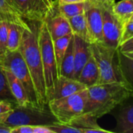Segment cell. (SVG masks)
<instances>
[{
    "instance_id": "30",
    "label": "cell",
    "mask_w": 133,
    "mask_h": 133,
    "mask_svg": "<svg viewBox=\"0 0 133 133\" xmlns=\"http://www.w3.org/2000/svg\"><path fill=\"white\" fill-rule=\"evenodd\" d=\"M133 37V20L129 19L123 26L122 34V38H121V43L125 42V41L129 40V38Z\"/></svg>"
},
{
    "instance_id": "20",
    "label": "cell",
    "mask_w": 133,
    "mask_h": 133,
    "mask_svg": "<svg viewBox=\"0 0 133 133\" xmlns=\"http://www.w3.org/2000/svg\"><path fill=\"white\" fill-rule=\"evenodd\" d=\"M68 19H69L72 34L74 35L79 37L84 41L90 42V36H89L87 22L85 13L79 14L77 16L70 17Z\"/></svg>"
},
{
    "instance_id": "24",
    "label": "cell",
    "mask_w": 133,
    "mask_h": 133,
    "mask_svg": "<svg viewBox=\"0 0 133 133\" xmlns=\"http://www.w3.org/2000/svg\"><path fill=\"white\" fill-rule=\"evenodd\" d=\"M72 36H73V34H70L64 37H62L55 41H53L54 52H55V56L58 76L60 75V69H61V64H62V59L64 58L67 48L69 44V42L71 39L72 38Z\"/></svg>"
},
{
    "instance_id": "23",
    "label": "cell",
    "mask_w": 133,
    "mask_h": 133,
    "mask_svg": "<svg viewBox=\"0 0 133 133\" xmlns=\"http://www.w3.org/2000/svg\"><path fill=\"white\" fill-rule=\"evenodd\" d=\"M24 30L13 23L9 25V36L7 41V51H16L19 50Z\"/></svg>"
},
{
    "instance_id": "18",
    "label": "cell",
    "mask_w": 133,
    "mask_h": 133,
    "mask_svg": "<svg viewBox=\"0 0 133 133\" xmlns=\"http://www.w3.org/2000/svg\"><path fill=\"white\" fill-rule=\"evenodd\" d=\"M3 70L8 79L10 91L13 95L14 98L16 99V104L21 106H26L30 104H32L28 97L27 93L22 83L10 71L5 69H3Z\"/></svg>"
},
{
    "instance_id": "6",
    "label": "cell",
    "mask_w": 133,
    "mask_h": 133,
    "mask_svg": "<svg viewBox=\"0 0 133 133\" xmlns=\"http://www.w3.org/2000/svg\"><path fill=\"white\" fill-rule=\"evenodd\" d=\"M90 50L100 71L99 84L122 82L118 66L117 49L102 43H90Z\"/></svg>"
},
{
    "instance_id": "36",
    "label": "cell",
    "mask_w": 133,
    "mask_h": 133,
    "mask_svg": "<svg viewBox=\"0 0 133 133\" xmlns=\"http://www.w3.org/2000/svg\"><path fill=\"white\" fill-rule=\"evenodd\" d=\"M59 4H65V3H76V2H83L86 0H58Z\"/></svg>"
},
{
    "instance_id": "11",
    "label": "cell",
    "mask_w": 133,
    "mask_h": 133,
    "mask_svg": "<svg viewBox=\"0 0 133 133\" xmlns=\"http://www.w3.org/2000/svg\"><path fill=\"white\" fill-rule=\"evenodd\" d=\"M85 16L87 22L90 43H103L102 9L89 5L85 2Z\"/></svg>"
},
{
    "instance_id": "28",
    "label": "cell",
    "mask_w": 133,
    "mask_h": 133,
    "mask_svg": "<svg viewBox=\"0 0 133 133\" xmlns=\"http://www.w3.org/2000/svg\"><path fill=\"white\" fill-rule=\"evenodd\" d=\"M48 127L53 132V133H82L81 130L73 126L55 122L48 125Z\"/></svg>"
},
{
    "instance_id": "34",
    "label": "cell",
    "mask_w": 133,
    "mask_h": 133,
    "mask_svg": "<svg viewBox=\"0 0 133 133\" xmlns=\"http://www.w3.org/2000/svg\"><path fill=\"white\" fill-rule=\"evenodd\" d=\"M34 133H53L48 125H34Z\"/></svg>"
},
{
    "instance_id": "16",
    "label": "cell",
    "mask_w": 133,
    "mask_h": 133,
    "mask_svg": "<svg viewBox=\"0 0 133 133\" xmlns=\"http://www.w3.org/2000/svg\"><path fill=\"white\" fill-rule=\"evenodd\" d=\"M86 88L87 87L77 79L60 76H58L55 84V95L53 99L67 97L78 93Z\"/></svg>"
},
{
    "instance_id": "40",
    "label": "cell",
    "mask_w": 133,
    "mask_h": 133,
    "mask_svg": "<svg viewBox=\"0 0 133 133\" xmlns=\"http://www.w3.org/2000/svg\"></svg>"
},
{
    "instance_id": "1",
    "label": "cell",
    "mask_w": 133,
    "mask_h": 133,
    "mask_svg": "<svg viewBox=\"0 0 133 133\" xmlns=\"http://www.w3.org/2000/svg\"><path fill=\"white\" fill-rule=\"evenodd\" d=\"M84 114L97 119L113 111L131 97V91L123 82L97 84L87 88Z\"/></svg>"
},
{
    "instance_id": "3",
    "label": "cell",
    "mask_w": 133,
    "mask_h": 133,
    "mask_svg": "<svg viewBox=\"0 0 133 133\" xmlns=\"http://www.w3.org/2000/svg\"><path fill=\"white\" fill-rule=\"evenodd\" d=\"M55 122L58 121L48 105L42 107L34 104L26 106L16 104L0 119V123L12 128L19 125H49Z\"/></svg>"
},
{
    "instance_id": "35",
    "label": "cell",
    "mask_w": 133,
    "mask_h": 133,
    "mask_svg": "<svg viewBox=\"0 0 133 133\" xmlns=\"http://www.w3.org/2000/svg\"><path fill=\"white\" fill-rule=\"evenodd\" d=\"M12 129V127L0 123V133H11Z\"/></svg>"
},
{
    "instance_id": "22",
    "label": "cell",
    "mask_w": 133,
    "mask_h": 133,
    "mask_svg": "<svg viewBox=\"0 0 133 133\" xmlns=\"http://www.w3.org/2000/svg\"><path fill=\"white\" fill-rule=\"evenodd\" d=\"M74 73V40L71 39L62 59L60 69V76L73 78Z\"/></svg>"
},
{
    "instance_id": "2",
    "label": "cell",
    "mask_w": 133,
    "mask_h": 133,
    "mask_svg": "<svg viewBox=\"0 0 133 133\" xmlns=\"http://www.w3.org/2000/svg\"><path fill=\"white\" fill-rule=\"evenodd\" d=\"M37 23L32 22L33 29L30 31L24 30L19 51L26 63L34 85L37 103L40 106L48 105L46 94L44 69L41 57L38 43Z\"/></svg>"
},
{
    "instance_id": "15",
    "label": "cell",
    "mask_w": 133,
    "mask_h": 133,
    "mask_svg": "<svg viewBox=\"0 0 133 133\" xmlns=\"http://www.w3.org/2000/svg\"><path fill=\"white\" fill-rule=\"evenodd\" d=\"M125 102L120 104L119 110L115 115L117 124L114 132L133 133V102Z\"/></svg>"
},
{
    "instance_id": "33",
    "label": "cell",
    "mask_w": 133,
    "mask_h": 133,
    "mask_svg": "<svg viewBox=\"0 0 133 133\" xmlns=\"http://www.w3.org/2000/svg\"><path fill=\"white\" fill-rule=\"evenodd\" d=\"M11 133H34V125H19L13 127Z\"/></svg>"
},
{
    "instance_id": "5",
    "label": "cell",
    "mask_w": 133,
    "mask_h": 133,
    "mask_svg": "<svg viewBox=\"0 0 133 133\" xmlns=\"http://www.w3.org/2000/svg\"><path fill=\"white\" fill-rule=\"evenodd\" d=\"M87 88L74 94L48 101V107L58 122L69 125L84 112L87 100Z\"/></svg>"
},
{
    "instance_id": "38",
    "label": "cell",
    "mask_w": 133,
    "mask_h": 133,
    "mask_svg": "<svg viewBox=\"0 0 133 133\" xmlns=\"http://www.w3.org/2000/svg\"><path fill=\"white\" fill-rule=\"evenodd\" d=\"M130 19H132V20H133V15H132V17L130 18Z\"/></svg>"
},
{
    "instance_id": "12",
    "label": "cell",
    "mask_w": 133,
    "mask_h": 133,
    "mask_svg": "<svg viewBox=\"0 0 133 133\" xmlns=\"http://www.w3.org/2000/svg\"><path fill=\"white\" fill-rule=\"evenodd\" d=\"M0 21L16 24L27 31H30L33 29L32 23L30 24L23 18L12 0H0Z\"/></svg>"
},
{
    "instance_id": "25",
    "label": "cell",
    "mask_w": 133,
    "mask_h": 133,
    "mask_svg": "<svg viewBox=\"0 0 133 133\" xmlns=\"http://www.w3.org/2000/svg\"><path fill=\"white\" fill-rule=\"evenodd\" d=\"M59 12L67 19L85 12V2L76 3H58Z\"/></svg>"
},
{
    "instance_id": "29",
    "label": "cell",
    "mask_w": 133,
    "mask_h": 133,
    "mask_svg": "<svg viewBox=\"0 0 133 133\" xmlns=\"http://www.w3.org/2000/svg\"><path fill=\"white\" fill-rule=\"evenodd\" d=\"M85 2L90 5L98 7L102 9L111 8L115 3V0H86Z\"/></svg>"
},
{
    "instance_id": "8",
    "label": "cell",
    "mask_w": 133,
    "mask_h": 133,
    "mask_svg": "<svg viewBox=\"0 0 133 133\" xmlns=\"http://www.w3.org/2000/svg\"><path fill=\"white\" fill-rule=\"evenodd\" d=\"M23 18L31 23H43L51 12L54 1L50 0H12Z\"/></svg>"
},
{
    "instance_id": "7",
    "label": "cell",
    "mask_w": 133,
    "mask_h": 133,
    "mask_svg": "<svg viewBox=\"0 0 133 133\" xmlns=\"http://www.w3.org/2000/svg\"><path fill=\"white\" fill-rule=\"evenodd\" d=\"M0 66L10 71L23 85L30 102L39 105L31 75L19 50L7 51L0 62Z\"/></svg>"
},
{
    "instance_id": "31",
    "label": "cell",
    "mask_w": 133,
    "mask_h": 133,
    "mask_svg": "<svg viewBox=\"0 0 133 133\" xmlns=\"http://www.w3.org/2000/svg\"><path fill=\"white\" fill-rule=\"evenodd\" d=\"M16 104L7 101H0V119L2 118V117L7 112L10 111L11 110H12L13 107Z\"/></svg>"
},
{
    "instance_id": "13",
    "label": "cell",
    "mask_w": 133,
    "mask_h": 133,
    "mask_svg": "<svg viewBox=\"0 0 133 133\" xmlns=\"http://www.w3.org/2000/svg\"><path fill=\"white\" fill-rule=\"evenodd\" d=\"M74 40V73L73 79H77L82 69L92 55L90 43L73 34Z\"/></svg>"
},
{
    "instance_id": "26",
    "label": "cell",
    "mask_w": 133,
    "mask_h": 133,
    "mask_svg": "<svg viewBox=\"0 0 133 133\" xmlns=\"http://www.w3.org/2000/svg\"><path fill=\"white\" fill-rule=\"evenodd\" d=\"M0 101H7L16 104V99L12 94L8 79L5 76L3 69L0 66Z\"/></svg>"
},
{
    "instance_id": "21",
    "label": "cell",
    "mask_w": 133,
    "mask_h": 133,
    "mask_svg": "<svg viewBox=\"0 0 133 133\" xmlns=\"http://www.w3.org/2000/svg\"><path fill=\"white\" fill-rule=\"evenodd\" d=\"M112 10L119 23L124 26L133 15V0H121L115 3Z\"/></svg>"
},
{
    "instance_id": "37",
    "label": "cell",
    "mask_w": 133,
    "mask_h": 133,
    "mask_svg": "<svg viewBox=\"0 0 133 133\" xmlns=\"http://www.w3.org/2000/svg\"><path fill=\"white\" fill-rule=\"evenodd\" d=\"M4 56V55H3V53L2 52V51H1V48H0V62H1V60H2V57Z\"/></svg>"
},
{
    "instance_id": "32",
    "label": "cell",
    "mask_w": 133,
    "mask_h": 133,
    "mask_svg": "<svg viewBox=\"0 0 133 133\" xmlns=\"http://www.w3.org/2000/svg\"><path fill=\"white\" fill-rule=\"evenodd\" d=\"M118 49L122 52H130L133 53V37L122 43Z\"/></svg>"
},
{
    "instance_id": "14",
    "label": "cell",
    "mask_w": 133,
    "mask_h": 133,
    "mask_svg": "<svg viewBox=\"0 0 133 133\" xmlns=\"http://www.w3.org/2000/svg\"><path fill=\"white\" fill-rule=\"evenodd\" d=\"M118 72L123 82L131 91L133 98V53L122 52L117 49Z\"/></svg>"
},
{
    "instance_id": "4",
    "label": "cell",
    "mask_w": 133,
    "mask_h": 133,
    "mask_svg": "<svg viewBox=\"0 0 133 133\" xmlns=\"http://www.w3.org/2000/svg\"><path fill=\"white\" fill-rule=\"evenodd\" d=\"M38 43L44 69L46 94L48 101L54 98L55 84L58 78L53 41L48 30L45 21L38 27Z\"/></svg>"
},
{
    "instance_id": "17",
    "label": "cell",
    "mask_w": 133,
    "mask_h": 133,
    "mask_svg": "<svg viewBox=\"0 0 133 133\" xmlns=\"http://www.w3.org/2000/svg\"><path fill=\"white\" fill-rule=\"evenodd\" d=\"M97 118L87 114L83 113L81 115L78 116L73 119L69 125L73 126L75 128L81 130L82 133H111L113 131H108L101 128L97 122Z\"/></svg>"
},
{
    "instance_id": "27",
    "label": "cell",
    "mask_w": 133,
    "mask_h": 133,
    "mask_svg": "<svg viewBox=\"0 0 133 133\" xmlns=\"http://www.w3.org/2000/svg\"><path fill=\"white\" fill-rule=\"evenodd\" d=\"M9 25V23L5 21H0V48L4 55L7 52Z\"/></svg>"
},
{
    "instance_id": "9",
    "label": "cell",
    "mask_w": 133,
    "mask_h": 133,
    "mask_svg": "<svg viewBox=\"0 0 133 133\" xmlns=\"http://www.w3.org/2000/svg\"><path fill=\"white\" fill-rule=\"evenodd\" d=\"M112 8L102 9L103 43L104 45L118 49L121 43L123 26L115 16Z\"/></svg>"
},
{
    "instance_id": "19",
    "label": "cell",
    "mask_w": 133,
    "mask_h": 133,
    "mask_svg": "<svg viewBox=\"0 0 133 133\" xmlns=\"http://www.w3.org/2000/svg\"><path fill=\"white\" fill-rule=\"evenodd\" d=\"M77 80L84 84L87 88L99 84L100 71L93 55L90 56L87 62L82 69Z\"/></svg>"
},
{
    "instance_id": "39",
    "label": "cell",
    "mask_w": 133,
    "mask_h": 133,
    "mask_svg": "<svg viewBox=\"0 0 133 133\" xmlns=\"http://www.w3.org/2000/svg\"><path fill=\"white\" fill-rule=\"evenodd\" d=\"M50 1H51V2H52V1H53V0H50Z\"/></svg>"
},
{
    "instance_id": "10",
    "label": "cell",
    "mask_w": 133,
    "mask_h": 133,
    "mask_svg": "<svg viewBox=\"0 0 133 133\" xmlns=\"http://www.w3.org/2000/svg\"><path fill=\"white\" fill-rule=\"evenodd\" d=\"M52 41L72 34L69 19L58 10V1H54L52 9L44 20Z\"/></svg>"
}]
</instances>
